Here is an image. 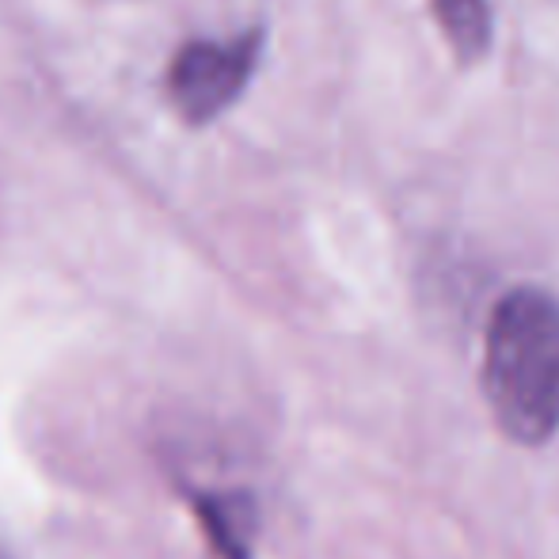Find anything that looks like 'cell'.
<instances>
[{"label": "cell", "instance_id": "6da1fadb", "mask_svg": "<svg viewBox=\"0 0 559 559\" xmlns=\"http://www.w3.org/2000/svg\"><path fill=\"white\" fill-rule=\"evenodd\" d=\"M484 400L514 445L559 438V297L545 286L507 289L484 328Z\"/></svg>", "mask_w": 559, "mask_h": 559}, {"label": "cell", "instance_id": "7a4b0ae2", "mask_svg": "<svg viewBox=\"0 0 559 559\" xmlns=\"http://www.w3.org/2000/svg\"><path fill=\"white\" fill-rule=\"evenodd\" d=\"M266 50V27L225 38H187L164 69V96L187 126L217 122L248 92Z\"/></svg>", "mask_w": 559, "mask_h": 559}, {"label": "cell", "instance_id": "3957f363", "mask_svg": "<svg viewBox=\"0 0 559 559\" xmlns=\"http://www.w3.org/2000/svg\"><path fill=\"white\" fill-rule=\"evenodd\" d=\"M191 502L217 559H251L259 510L248 491H202V487H194Z\"/></svg>", "mask_w": 559, "mask_h": 559}, {"label": "cell", "instance_id": "277c9868", "mask_svg": "<svg viewBox=\"0 0 559 559\" xmlns=\"http://www.w3.org/2000/svg\"><path fill=\"white\" fill-rule=\"evenodd\" d=\"M438 31L453 46L456 61H479L491 50L495 15L487 0H430Z\"/></svg>", "mask_w": 559, "mask_h": 559}]
</instances>
